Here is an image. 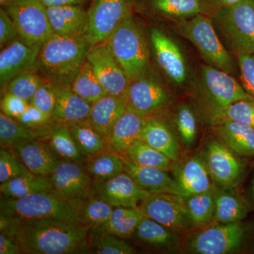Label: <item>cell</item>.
Listing matches in <instances>:
<instances>
[{
  "label": "cell",
  "instance_id": "b9f144b4",
  "mask_svg": "<svg viewBox=\"0 0 254 254\" xmlns=\"http://www.w3.org/2000/svg\"><path fill=\"white\" fill-rule=\"evenodd\" d=\"M175 123L182 143L187 147L191 146L196 138L198 126L194 112L190 105L181 104L177 107Z\"/></svg>",
  "mask_w": 254,
  "mask_h": 254
},
{
  "label": "cell",
  "instance_id": "db71d44e",
  "mask_svg": "<svg viewBox=\"0 0 254 254\" xmlns=\"http://www.w3.org/2000/svg\"><path fill=\"white\" fill-rule=\"evenodd\" d=\"M46 7L65 6V5H81L83 0H40Z\"/></svg>",
  "mask_w": 254,
  "mask_h": 254
},
{
  "label": "cell",
  "instance_id": "f1b7e54d",
  "mask_svg": "<svg viewBox=\"0 0 254 254\" xmlns=\"http://www.w3.org/2000/svg\"><path fill=\"white\" fill-rule=\"evenodd\" d=\"M222 142L242 156L254 155V128L242 124L224 120L213 125Z\"/></svg>",
  "mask_w": 254,
  "mask_h": 254
},
{
  "label": "cell",
  "instance_id": "9c48e42d",
  "mask_svg": "<svg viewBox=\"0 0 254 254\" xmlns=\"http://www.w3.org/2000/svg\"><path fill=\"white\" fill-rule=\"evenodd\" d=\"M123 97L127 110L145 118L162 113L173 103L171 93L147 72L130 81Z\"/></svg>",
  "mask_w": 254,
  "mask_h": 254
},
{
  "label": "cell",
  "instance_id": "cb8c5ba5",
  "mask_svg": "<svg viewBox=\"0 0 254 254\" xmlns=\"http://www.w3.org/2000/svg\"><path fill=\"white\" fill-rule=\"evenodd\" d=\"M146 119L127 110L105 140V150L123 156L131 143L140 138Z\"/></svg>",
  "mask_w": 254,
  "mask_h": 254
},
{
  "label": "cell",
  "instance_id": "d4e9b609",
  "mask_svg": "<svg viewBox=\"0 0 254 254\" xmlns=\"http://www.w3.org/2000/svg\"><path fill=\"white\" fill-rule=\"evenodd\" d=\"M139 138L173 161L179 160L181 152L180 143L171 128L160 119L147 118Z\"/></svg>",
  "mask_w": 254,
  "mask_h": 254
},
{
  "label": "cell",
  "instance_id": "ba28073f",
  "mask_svg": "<svg viewBox=\"0 0 254 254\" xmlns=\"http://www.w3.org/2000/svg\"><path fill=\"white\" fill-rule=\"evenodd\" d=\"M3 8L12 18L20 39L28 46L41 50L54 34L47 7L40 0H16Z\"/></svg>",
  "mask_w": 254,
  "mask_h": 254
},
{
  "label": "cell",
  "instance_id": "7402d4cb",
  "mask_svg": "<svg viewBox=\"0 0 254 254\" xmlns=\"http://www.w3.org/2000/svg\"><path fill=\"white\" fill-rule=\"evenodd\" d=\"M47 11L55 34L86 37L89 18L81 5L52 6Z\"/></svg>",
  "mask_w": 254,
  "mask_h": 254
},
{
  "label": "cell",
  "instance_id": "d6a6232c",
  "mask_svg": "<svg viewBox=\"0 0 254 254\" xmlns=\"http://www.w3.org/2000/svg\"><path fill=\"white\" fill-rule=\"evenodd\" d=\"M50 126L33 128L23 125L17 120L0 113V141L1 145H9L24 140L48 139Z\"/></svg>",
  "mask_w": 254,
  "mask_h": 254
},
{
  "label": "cell",
  "instance_id": "bcb514c9",
  "mask_svg": "<svg viewBox=\"0 0 254 254\" xmlns=\"http://www.w3.org/2000/svg\"><path fill=\"white\" fill-rule=\"evenodd\" d=\"M56 101L54 85L43 79L29 103L51 118L55 111Z\"/></svg>",
  "mask_w": 254,
  "mask_h": 254
},
{
  "label": "cell",
  "instance_id": "8992f818",
  "mask_svg": "<svg viewBox=\"0 0 254 254\" xmlns=\"http://www.w3.org/2000/svg\"><path fill=\"white\" fill-rule=\"evenodd\" d=\"M175 31L190 42L207 64L230 73L236 71L235 62L214 27L211 18L200 14L171 22Z\"/></svg>",
  "mask_w": 254,
  "mask_h": 254
},
{
  "label": "cell",
  "instance_id": "d590c367",
  "mask_svg": "<svg viewBox=\"0 0 254 254\" xmlns=\"http://www.w3.org/2000/svg\"><path fill=\"white\" fill-rule=\"evenodd\" d=\"M48 140L52 149L61 160L84 163L86 158L80 153L68 129L67 124L51 123Z\"/></svg>",
  "mask_w": 254,
  "mask_h": 254
},
{
  "label": "cell",
  "instance_id": "f546056e",
  "mask_svg": "<svg viewBox=\"0 0 254 254\" xmlns=\"http://www.w3.org/2000/svg\"><path fill=\"white\" fill-rule=\"evenodd\" d=\"M0 191L2 196L13 199L41 192H54L50 176H40L31 173L1 184Z\"/></svg>",
  "mask_w": 254,
  "mask_h": 254
},
{
  "label": "cell",
  "instance_id": "c3c4849f",
  "mask_svg": "<svg viewBox=\"0 0 254 254\" xmlns=\"http://www.w3.org/2000/svg\"><path fill=\"white\" fill-rule=\"evenodd\" d=\"M20 39L19 35L12 18L3 7L0 9V48L6 46Z\"/></svg>",
  "mask_w": 254,
  "mask_h": 254
},
{
  "label": "cell",
  "instance_id": "7c38bea8",
  "mask_svg": "<svg viewBox=\"0 0 254 254\" xmlns=\"http://www.w3.org/2000/svg\"><path fill=\"white\" fill-rule=\"evenodd\" d=\"M143 215L174 231L193 227L185 196L168 193H150L139 205Z\"/></svg>",
  "mask_w": 254,
  "mask_h": 254
},
{
  "label": "cell",
  "instance_id": "7bdbcfd3",
  "mask_svg": "<svg viewBox=\"0 0 254 254\" xmlns=\"http://www.w3.org/2000/svg\"><path fill=\"white\" fill-rule=\"evenodd\" d=\"M43 78L33 71H27L13 78L5 87L4 93H11L30 102Z\"/></svg>",
  "mask_w": 254,
  "mask_h": 254
},
{
  "label": "cell",
  "instance_id": "d6986e66",
  "mask_svg": "<svg viewBox=\"0 0 254 254\" xmlns=\"http://www.w3.org/2000/svg\"><path fill=\"white\" fill-rule=\"evenodd\" d=\"M39 49L18 39L0 53V84L5 88L13 78L27 71H34Z\"/></svg>",
  "mask_w": 254,
  "mask_h": 254
},
{
  "label": "cell",
  "instance_id": "681fc988",
  "mask_svg": "<svg viewBox=\"0 0 254 254\" xmlns=\"http://www.w3.org/2000/svg\"><path fill=\"white\" fill-rule=\"evenodd\" d=\"M16 120L24 126L33 128H46L51 123V118L29 103L22 115Z\"/></svg>",
  "mask_w": 254,
  "mask_h": 254
},
{
  "label": "cell",
  "instance_id": "5b68a950",
  "mask_svg": "<svg viewBox=\"0 0 254 254\" xmlns=\"http://www.w3.org/2000/svg\"><path fill=\"white\" fill-rule=\"evenodd\" d=\"M80 201L65 199L55 192H41L17 199L1 195L0 210L1 215L22 220L56 219L80 223Z\"/></svg>",
  "mask_w": 254,
  "mask_h": 254
},
{
  "label": "cell",
  "instance_id": "2e32d148",
  "mask_svg": "<svg viewBox=\"0 0 254 254\" xmlns=\"http://www.w3.org/2000/svg\"><path fill=\"white\" fill-rule=\"evenodd\" d=\"M150 36L155 59L164 73L173 84H185L188 78V68L180 47L158 28H151Z\"/></svg>",
  "mask_w": 254,
  "mask_h": 254
},
{
  "label": "cell",
  "instance_id": "5bb4252c",
  "mask_svg": "<svg viewBox=\"0 0 254 254\" xmlns=\"http://www.w3.org/2000/svg\"><path fill=\"white\" fill-rule=\"evenodd\" d=\"M235 153L215 139L208 141L203 151V160L212 180L225 190L236 186L244 173L243 164Z\"/></svg>",
  "mask_w": 254,
  "mask_h": 254
},
{
  "label": "cell",
  "instance_id": "30bf717a",
  "mask_svg": "<svg viewBox=\"0 0 254 254\" xmlns=\"http://www.w3.org/2000/svg\"><path fill=\"white\" fill-rule=\"evenodd\" d=\"M136 0H93L88 10L86 38L91 46L106 41L127 16L133 14Z\"/></svg>",
  "mask_w": 254,
  "mask_h": 254
},
{
  "label": "cell",
  "instance_id": "e0dca14e",
  "mask_svg": "<svg viewBox=\"0 0 254 254\" xmlns=\"http://www.w3.org/2000/svg\"><path fill=\"white\" fill-rule=\"evenodd\" d=\"M150 194L138 186L126 172L108 181L93 183V195L104 200L114 208L139 206Z\"/></svg>",
  "mask_w": 254,
  "mask_h": 254
},
{
  "label": "cell",
  "instance_id": "6da1fadb",
  "mask_svg": "<svg viewBox=\"0 0 254 254\" xmlns=\"http://www.w3.org/2000/svg\"><path fill=\"white\" fill-rule=\"evenodd\" d=\"M91 227L56 219L22 220L0 215V232L16 237L21 254L89 253Z\"/></svg>",
  "mask_w": 254,
  "mask_h": 254
},
{
  "label": "cell",
  "instance_id": "9f6ffc18",
  "mask_svg": "<svg viewBox=\"0 0 254 254\" xmlns=\"http://www.w3.org/2000/svg\"><path fill=\"white\" fill-rule=\"evenodd\" d=\"M252 192H253V195L254 198V177L253 182H252Z\"/></svg>",
  "mask_w": 254,
  "mask_h": 254
},
{
  "label": "cell",
  "instance_id": "7a4b0ae2",
  "mask_svg": "<svg viewBox=\"0 0 254 254\" xmlns=\"http://www.w3.org/2000/svg\"><path fill=\"white\" fill-rule=\"evenodd\" d=\"M190 91L200 116L212 126L232 103L254 100L232 75L209 64L200 66Z\"/></svg>",
  "mask_w": 254,
  "mask_h": 254
},
{
  "label": "cell",
  "instance_id": "484cf974",
  "mask_svg": "<svg viewBox=\"0 0 254 254\" xmlns=\"http://www.w3.org/2000/svg\"><path fill=\"white\" fill-rule=\"evenodd\" d=\"M57 101L51 123H72L89 117L91 104L75 93L70 86H55Z\"/></svg>",
  "mask_w": 254,
  "mask_h": 254
},
{
  "label": "cell",
  "instance_id": "e575fe53",
  "mask_svg": "<svg viewBox=\"0 0 254 254\" xmlns=\"http://www.w3.org/2000/svg\"><path fill=\"white\" fill-rule=\"evenodd\" d=\"M68 129L84 158L101 153L105 150V138L90 123L83 121L68 123Z\"/></svg>",
  "mask_w": 254,
  "mask_h": 254
},
{
  "label": "cell",
  "instance_id": "836d02e7",
  "mask_svg": "<svg viewBox=\"0 0 254 254\" xmlns=\"http://www.w3.org/2000/svg\"><path fill=\"white\" fill-rule=\"evenodd\" d=\"M215 196L214 220L219 223L241 222L249 213V209L237 195L226 190H220L216 186L213 188Z\"/></svg>",
  "mask_w": 254,
  "mask_h": 254
},
{
  "label": "cell",
  "instance_id": "3957f363",
  "mask_svg": "<svg viewBox=\"0 0 254 254\" xmlns=\"http://www.w3.org/2000/svg\"><path fill=\"white\" fill-rule=\"evenodd\" d=\"M91 48L86 36L54 33L41 47L35 71L54 86L71 87Z\"/></svg>",
  "mask_w": 254,
  "mask_h": 254
},
{
  "label": "cell",
  "instance_id": "4dcf8cb0",
  "mask_svg": "<svg viewBox=\"0 0 254 254\" xmlns=\"http://www.w3.org/2000/svg\"><path fill=\"white\" fill-rule=\"evenodd\" d=\"M139 206L115 207L108 221L100 228L123 240L131 238L141 220L144 218Z\"/></svg>",
  "mask_w": 254,
  "mask_h": 254
},
{
  "label": "cell",
  "instance_id": "7dc6e473",
  "mask_svg": "<svg viewBox=\"0 0 254 254\" xmlns=\"http://www.w3.org/2000/svg\"><path fill=\"white\" fill-rule=\"evenodd\" d=\"M240 68L242 86L254 98V53L236 57Z\"/></svg>",
  "mask_w": 254,
  "mask_h": 254
},
{
  "label": "cell",
  "instance_id": "74e56055",
  "mask_svg": "<svg viewBox=\"0 0 254 254\" xmlns=\"http://www.w3.org/2000/svg\"><path fill=\"white\" fill-rule=\"evenodd\" d=\"M88 248L97 254H133L137 251L125 240L101 229H90Z\"/></svg>",
  "mask_w": 254,
  "mask_h": 254
},
{
  "label": "cell",
  "instance_id": "8fae6325",
  "mask_svg": "<svg viewBox=\"0 0 254 254\" xmlns=\"http://www.w3.org/2000/svg\"><path fill=\"white\" fill-rule=\"evenodd\" d=\"M247 228L241 222L220 223L195 233L188 244L190 253L226 254L236 252L245 240Z\"/></svg>",
  "mask_w": 254,
  "mask_h": 254
},
{
  "label": "cell",
  "instance_id": "f6af8a7d",
  "mask_svg": "<svg viewBox=\"0 0 254 254\" xmlns=\"http://www.w3.org/2000/svg\"><path fill=\"white\" fill-rule=\"evenodd\" d=\"M31 173L24 165L9 150H0V183L12 180L15 177Z\"/></svg>",
  "mask_w": 254,
  "mask_h": 254
},
{
  "label": "cell",
  "instance_id": "603a6c76",
  "mask_svg": "<svg viewBox=\"0 0 254 254\" xmlns=\"http://www.w3.org/2000/svg\"><path fill=\"white\" fill-rule=\"evenodd\" d=\"M125 172L143 190L150 193H168L185 196L174 177L161 169L141 167L124 158Z\"/></svg>",
  "mask_w": 254,
  "mask_h": 254
},
{
  "label": "cell",
  "instance_id": "52a82bcc",
  "mask_svg": "<svg viewBox=\"0 0 254 254\" xmlns=\"http://www.w3.org/2000/svg\"><path fill=\"white\" fill-rule=\"evenodd\" d=\"M106 41L130 81L147 72L149 64L148 45L133 14L123 20Z\"/></svg>",
  "mask_w": 254,
  "mask_h": 254
},
{
  "label": "cell",
  "instance_id": "8d00e7d4",
  "mask_svg": "<svg viewBox=\"0 0 254 254\" xmlns=\"http://www.w3.org/2000/svg\"><path fill=\"white\" fill-rule=\"evenodd\" d=\"M123 157L138 166L161 169L166 171L171 170L174 162L140 138L131 143Z\"/></svg>",
  "mask_w": 254,
  "mask_h": 254
},
{
  "label": "cell",
  "instance_id": "83f0119b",
  "mask_svg": "<svg viewBox=\"0 0 254 254\" xmlns=\"http://www.w3.org/2000/svg\"><path fill=\"white\" fill-rule=\"evenodd\" d=\"M126 111L123 96L107 94L92 104L88 120L106 140L115 124Z\"/></svg>",
  "mask_w": 254,
  "mask_h": 254
},
{
  "label": "cell",
  "instance_id": "1f68e13d",
  "mask_svg": "<svg viewBox=\"0 0 254 254\" xmlns=\"http://www.w3.org/2000/svg\"><path fill=\"white\" fill-rule=\"evenodd\" d=\"M84 165L93 183L108 181L125 172L123 157L106 150L86 158Z\"/></svg>",
  "mask_w": 254,
  "mask_h": 254
},
{
  "label": "cell",
  "instance_id": "11a10c76",
  "mask_svg": "<svg viewBox=\"0 0 254 254\" xmlns=\"http://www.w3.org/2000/svg\"><path fill=\"white\" fill-rule=\"evenodd\" d=\"M16 1V0H0V4H1V7H4L7 5L12 4L13 2Z\"/></svg>",
  "mask_w": 254,
  "mask_h": 254
},
{
  "label": "cell",
  "instance_id": "816d5d0a",
  "mask_svg": "<svg viewBox=\"0 0 254 254\" xmlns=\"http://www.w3.org/2000/svg\"><path fill=\"white\" fill-rule=\"evenodd\" d=\"M21 254L16 237L11 234L1 232L0 233V254Z\"/></svg>",
  "mask_w": 254,
  "mask_h": 254
},
{
  "label": "cell",
  "instance_id": "4316f807",
  "mask_svg": "<svg viewBox=\"0 0 254 254\" xmlns=\"http://www.w3.org/2000/svg\"><path fill=\"white\" fill-rule=\"evenodd\" d=\"M175 232L145 216L131 239L152 250L173 251L176 250L180 242Z\"/></svg>",
  "mask_w": 254,
  "mask_h": 254
},
{
  "label": "cell",
  "instance_id": "277c9868",
  "mask_svg": "<svg viewBox=\"0 0 254 254\" xmlns=\"http://www.w3.org/2000/svg\"><path fill=\"white\" fill-rule=\"evenodd\" d=\"M210 18L231 54L254 53V0H240L218 10Z\"/></svg>",
  "mask_w": 254,
  "mask_h": 254
},
{
  "label": "cell",
  "instance_id": "4fadbf2b",
  "mask_svg": "<svg viewBox=\"0 0 254 254\" xmlns=\"http://www.w3.org/2000/svg\"><path fill=\"white\" fill-rule=\"evenodd\" d=\"M50 178L53 191L65 199L81 200L93 195V180L83 163L61 160Z\"/></svg>",
  "mask_w": 254,
  "mask_h": 254
},
{
  "label": "cell",
  "instance_id": "ee69618b",
  "mask_svg": "<svg viewBox=\"0 0 254 254\" xmlns=\"http://www.w3.org/2000/svg\"><path fill=\"white\" fill-rule=\"evenodd\" d=\"M224 120H231L254 128V100H241L232 103L219 122Z\"/></svg>",
  "mask_w": 254,
  "mask_h": 254
},
{
  "label": "cell",
  "instance_id": "f5cc1de1",
  "mask_svg": "<svg viewBox=\"0 0 254 254\" xmlns=\"http://www.w3.org/2000/svg\"><path fill=\"white\" fill-rule=\"evenodd\" d=\"M200 1L203 7V14L211 17L218 10L225 6L235 4L240 0H200Z\"/></svg>",
  "mask_w": 254,
  "mask_h": 254
},
{
  "label": "cell",
  "instance_id": "60d3db41",
  "mask_svg": "<svg viewBox=\"0 0 254 254\" xmlns=\"http://www.w3.org/2000/svg\"><path fill=\"white\" fill-rule=\"evenodd\" d=\"M114 207L104 200L93 195L81 200L78 208L80 223L91 227V229L100 228L108 221Z\"/></svg>",
  "mask_w": 254,
  "mask_h": 254
},
{
  "label": "cell",
  "instance_id": "ac0fdd59",
  "mask_svg": "<svg viewBox=\"0 0 254 254\" xmlns=\"http://www.w3.org/2000/svg\"><path fill=\"white\" fill-rule=\"evenodd\" d=\"M31 173L50 176L61 159L43 140H24L7 147Z\"/></svg>",
  "mask_w": 254,
  "mask_h": 254
},
{
  "label": "cell",
  "instance_id": "ffe728a7",
  "mask_svg": "<svg viewBox=\"0 0 254 254\" xmlns=\"http://www.w3.org/2000/svg\"><path fill=\"white\" fill-rule=\"evenodd\" d=\"M170 170L185 196L208 191L215 186L203 158L200 157L174 161Z\"/></svg>",
  "mask_w": 254,
  "mask_h": 254
},
{
  "label": "cell",
  "instance_id": "f907efd6",
  "mask_svg": "<svg viewBox=\"0 0 254 254\" xmlns=\"http://www.w3.org/2000/svg\"><path fill=\"white\" fill-rule=\"evenodd\" d=\"M0 105L1 113L16 120L24 113L29 102L11 93H4Z\"/></svg>",
  "mask_w": 254,
  "mask_h": 254
},
{
  "label": "cell",
  "instance_id": "9a60e30c",
  "mask_svg": "<svg viewBox=\"0 0 254 254\" xmlns=\"http://www.w3.org/2000/svg\"><path fill=\"white\" fill-rule=\"evenodd\" d=\"M86 60L108 94L115 96L125 94L129 78L114 56L107 41L92 46Z\"/></svg>",
  "mask_w": 254,
  "mask_h": 254
},
{
  "label": "cell",
  "instance_id": "f35d334b",
  "mask_svg": "<svg viewBox=\"0 0 254 254\" xmlns=\"http://www.w3.org/2000/svg\"><path fill=\"white\" fill-rule=\"evenodd\" d=\"M190 221L193 227H204L214 220L215 196L213 190L185 196Z\"/></svg>",
  "mask_w": 254,
  "mask_h": 254
},
{
  "label": "cell",
  "instance_id": "44dd1931",
  "mask_svg": "<svg viewBox=\"0 0 254 254\" xmlns=\"http://www.w3.org/2000/svg\"><path fill=\"white\" fill-rule=\"evenodd\" d=\"M135 9L170 23L203 14L200 0H136Z\"/></svg>",
  "mask_w": 254,
  "mask_h": 254
},
{
  "label": "cell",
  "instance_id": "ab89813d",
  "mask_svg": "<svg viewBox=\"0 0 254 254\" xmlns=\"http://www.w3.org/2000/svg\"><path fill=\"white\" fill-rule=\"evenodd\" d=\"M71 88L75 93L91 105L108 94L87 60L71 83Z\"/></svg>",
  "mask_w": 254,
  "mask_h": 254
}]
</instances>
